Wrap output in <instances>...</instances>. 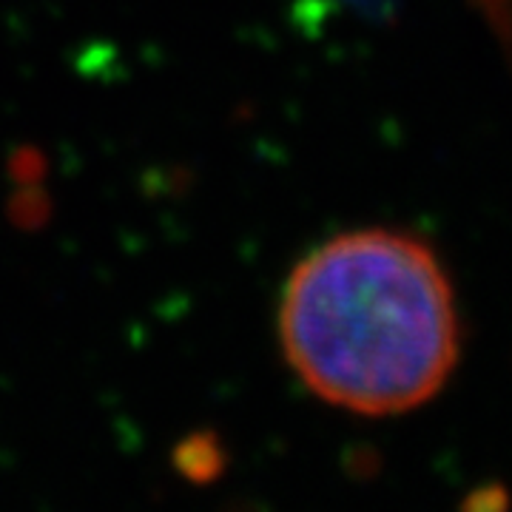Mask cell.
I'll return each instance as SVG.
<instances>
[{
	"label": "cell",
	"instance_id": "6da1fadb",
	"mask_svg": "<svg viewBox=\"0 0 512 512\" xmlns=\"http://www.w3.org/2000/svg\"><path fill=\"white\" fill-rule=\"evenodd\" d=\"M276 325L299 382L362 416L430 402L461 353L456 291L439 256L387 228L339 234L299 259Z\"/></svg>",
	"mask_w": 512,
	"mask_h": 512
}]
</instances>
